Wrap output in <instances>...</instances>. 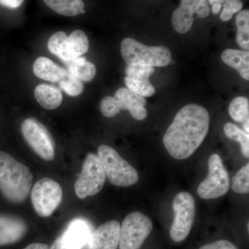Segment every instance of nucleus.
Segmentation results:
<instances>
[{"label":"nucleus","mask_w":249,"mask_h":249,"mask_svg":"<svg viewBox=\"0 0 249 249\" xmlns=\"http://www.w3.org/2000/svg\"><path fill=\"white\" fill-rule=\"evenodd\" d=\"M199 249H238L235 245L229 241L225 240H220L203 246Z\"/></svg>","instance_id":"c756f323"},{"label":"nucleus","mask_w":249,"mask_h":249,"mask_svg":"<svg viewBox=\"0 0 249 249\" xmlns=\"http://www.w3.org/2000/svg\"><path fill=\"white\" fill-rule=\"evenodd\" d=\"M124 80L127 89L142 97H151L155 93V88L147 77L126 76Z\"/></svg>","instance_id":"4be33fe9"},{"label":"nucleus","mask_w":249,"mask_h":249,"mask_svg":"<svg viewBox=\"0 0 249 249\" xmlns=\"http://www.w3.org/2000/svg\"><path fill=\"white\" fill-rule=\"evenodd\" d=\"M222 60L228 66L238 72L242 78L249 80V51L238 49H226L221 55Z\"/></svg>","instance_id":"a211bd4d"},{"label":"nucleus","mask_w":249,"mask_h":249,"mask_svg":"<svg viewBox=\"0 0 249 249\" xmlns=\"http://www.w3.org/2000/svg\"><path fill=\"white\" fill-rule=\"evenodd\" d=\"M224 132L229 139L240 142L242 154L246 158L248 159L249 157V134L246 133L232 123H227L224 125Z\"/></svg>","instance_id":"393cba45"},{"label":"nucleus","mask_w":249,"mask_h":249,"mask_svg":"<svg viewBox=\"0 0 249 249\" xmlns=\"http://www.w3.org/2000/svg\"><path fill=\"white\" fill-rule=\"evenodd\" d=\"M232 191L239 194H248L249 193V164L247 163L232 178Z\"/></svg>","instance_id":"bb28decb"},{"label":"nucleus","mask_w":249,"mask_h":249,"mask_svg":"<svg viewBox=\"0 0 249 249\" xmlns=\"http://www.w3.org/2000/svg\"><path fill=\"white\" fill-rule=\"evenodd\" d=\"M34 73L40 79L59 83L66 76L67 71L50 59L41 56L34 62Z\"/></svg>","instance_id":"dca6fc26"},{"label":"nucleus","mask_w":249,"mask_h":249,"mask_svg":"<svg viewBox=\"0 0 249 249\" xmlns=\"http://www.w3.org/2000/svg\"><path fill=\"white\" fill-rule=\"evenodd\" d=\"M222 7L220 19L223 22H227L232 19L234 14L242 11L243 3L240 0H228L222 5Z\"/></svg>","instance_id":"cd10ccee"},{"label":"nucleus","mask_w":249,"mask_h":249,"mask_svg":"<svg viewBox=\"0 0 249 249\" xmlns=\"http://www.w3.org/2000/svg\"><path fill=\"white\" fill-rule=\"evenodd\" d=\"M47 47L51 53L66 65L86 53L89 50V42L84 31H73L69 37L64 31H58L51 36Z\"/></svg>","instance_id":"423d86ee"},{"label":"nucleus","mask_w":249,"mask_h":249,"mask_svg":"<svg viewBox=\"0 0 249 249\" xmlns=\"http://www.w3.org/2000/svg\"><path fill=\"white\" fill-rule=\"evenodd\" d=\"M152 229L148 216L138 211L129 214L121 226L119 249H140Z\"/></svg>","instance_id":"6e6552de"},{"label":"nucleus","mask_w":249,"mask_h":249,"mask_svg":"<svg viewBox=\"0 0 249 249\" xmlns=\"http://www.w3.org/2000/svg\"><path fill=\"white\" fill-rule=\"evenodd\" d=\"M222 8V4H215L212 5V11L214 14H218L220 11L221 9Z\"/></svg>","instance_id":"72a5a7b5"},{"label":"nucleus","mask_w":249,"mask_h":249,"mask_svg":"<svg viewBox=\"0 0 249 249\" xmlns=\"http://www.w3.org/2000/svg\"><path fill=\"white\" fill-rule=\"evenodd\" d=\"M45 4L57 14L73 17L81 14L84 10L83 0H43Z\"/></svg>","instance_id":"aec40b11"},{"label":"nucleus","mask_w":249,"mask_h":249,"mask_svg":"<svg viewBox=\"0 0 249 249\" xmlns=\"http://www.w3.org/2000/svg\"><path fill=\"white\" fill-rule=\"evenodd\" d=\"M120 223L109 221L98 227L90 239L89 249H117L120 237Z\"/></svg>","instance_id":"4468645a"},{"label":"nucleus","mask_w":249,"mask_h":249,"mask_svg":"<svg viewBox=\"0 0 249 249\" xmlns=\"http://www.w3.org/2000/svg\"><path fill=\"white\" fill-rule=\"evenodd\" d=\"M218 0H208L209 4L213 5L217 4Z\"/></svg>","instance_id":"c9c22d12"},{"label":"nucleus","mask_w":249,"mask_h":249,"mask_svg":"<svg viewBox=\"0 0 249 249\" xmlns=\"http://www.w3.org/2000/svg\"><path fill=\"white\" fill-rule=\"evenodd\" d=\"M230 188V178L221 157L213 154L209 160V173L199 185L197 194L203 199H217L225 196Z\"/></svg>","instance_id":"9b49d317"},{"label":"nucleus","mask_w":249,"mask_h":249,"mask_svg":"<svg viewBox=\"0 0 249 249\" xmlns=\"http://www.w3.org/2000/svg\"><path fill=\"white\" fill-rule=\"evenodd\" d=\"M24 0H0V5L9 9H16L19 8Z\"/></svg>","instance_id":"7c9ffc66"},{"label":"nucleus","mask_w":249,"mask_h":249,"mask_svg":"<svg viewBox=\"0 0 249 249\" xmlns=\"http://www.w3.org/2000/svg\"><path fill=\"white\" fill-rule=\"evenodd\" d=\"M98 156L111 184L129 187L138 182V172L112 147L101 145L98 149Z\"/></svg>","instance_id":"20e7f679"},{"label":"nucleus","mask_w":249,"mask_h":249,"mask_svg":"<svg viewBox=\"0 0 249 249\" xmlns=\"http://www.w3.org/2000/svg\"><path fill=\"white\" fill-rule=\"evenodd\" d=\"M60 89L70 96H79L84 89L82 80L67 71V75L59 82Z\"/></svg>","instance_id":"a878e982"},{"label":"nucleus","mask_w":249,"mask_h":249,"mask_svg":"<svg viewBox=\"0 0 249 249\" xmlns=\"http://www.w3.org/2000/svg\"><path fill=\"white\" fill-rule=\"evenodd\" d=\"M89 229L83 221L71 222L62 234V240L67 249H81L86 243Z\"/></svg>","instance_id":"f3484780"},{"label":"nucleus","mask_w":249,"mask_h":249,"mask_svg":"<svg viewBox=\"0 0 249 249\" xmlns=\"http://www.w3.org/2000/svg\"><path fill=\"white\" fill-rule=\"evenodd\" d=\"M34 96L42 107L49 110L56 109L61 105L62 96L61 91L53 85L40 84L34 90Z\"/></svg>","instance_id":"6ab92c4d"},{"label":"nucleus","mask_w":249,"mask_h":249,"mask_svg":"<svg viewBox=\"0 0 249 249\" xmlns=\"http://www.w3.org/2000/svg\"><path fill=\"white\" fill-rule=\"evenodd\" d=\"M237 25L236 41L241 48L249 51V11L242 10L238 13L235 18Z\"/></svg>","instance_id":"5701e85b"},{"label":"nucleus","mask_w":249,"mask_h":249,"mask_svg":"<svg viewBox=\"0 0 249 249\" xmlns=\"http://www.w3.org/2000/svg\"><path fill=\"white\" fill-rule=\"evenodd\" d=\"M249 119L248 120H247L245 121V122H244L243 124V127L244 129H245V131L246 133L249 134Z\"/></svg>","instance_id":"f704fd0d"},{"label":"nucleus","mask_w":249,"mask_h":249,"mask_svg":"<svg viewBox=\"0 0 249 249\" xmlns=\"http://www.w3.org/2000/svg\"><path fill=\"white\" fill-rule=\"evenodd\" d=\"M48 249H67L66 247L64 245L63 242H62V236H59L58 238L56 239L52 245L51 246L50 248Z\"/></svg>","instance_id":"2f4dec72"},{"label":"nucleus","mask_w":249,"mask_h":249,"mask_svg":"<svg viewBox=\"0 0 249 249\" xmlns=\"http://www.w3.org/2000/svg\"><path fill=\"white\" fill-rule=\"evenodd\" d=\"M27 232V224L21 218L0 214V247L19 242Z\"/></svg>","instance_id":"2eb2a0df"},{"label":"nucleus","mask_w":249,"mask_h":249,"mask_svg":"<svg viewBox=\"0 0 249 249\" xmlns=\"http://www.w3.org/2000/svg\"><path fill=\"white\" fill-rule=\"evenodd\" d=\"M121 55L127 65L163 67L169 65L172 53L165 46H146L132 37L121 42Z\"/></svg>","instance_id":"7ed1b4c3"},{"label":"nucleus","mask_w":249,"mask_h":249,"mask_svg":"<svg viewBox=\"0 0 249 249\" xmlns=\"http://www.w3.org/2000/svg\"><path fill=\"white\" fill-rule=\"evenodd\" d=\"M49 246L46 244L33 243L28 245L27 247L23 249H48Z\"/></svg>","instance_id":"473e14b6"},{"label":"nucleus","mask_w":249,"mask_h":249,"mask_svg":"<svg viewBox=\"0 0 249 249\" xmlns=\"http://www.w3.org/2000/svg\"><path fill=\"white\" fill-rule=\"evenodd\" d=\"M23 137L36 155L47 161L54 160L55 143L48 129L34 118L23 121L21 125Z\"/></svg>","instance_id":"9d476101"},{"label":"nucleus","mask_w":249,"mask_h":249,"mask_svg":"<svg viewBox=\"0 0 249 249\" xmlns=\"http://www.w3.org/2000/svg\"><path fill=\"white\" fill-rule=\"evenodd\" d=\"M207 109L196 104H188L177 113L164 136L163 145L175 160H184L194 154L209 130Z\"/></svg>","instance_id":"f257e3e1"},{"label":"nucleus","mask_w":249,"mask_h":249,"mask_svg":"<svg viewBox=\"0 0 249 249\" xmlns=\"http://www.w3.org/2000/svg\"><path fill=\"white\" fill-rule=\"evenodd\" d=\"M229 113L236 122L244 123L249 119V101L247 98L238 96L229 105Z\"/></svg>","instance_id":"b1692460"},{"label":"nucleus","mask_w":249,"mask_h":249,"mask_svg":"<svg viewBox=\"0 0 249 249\" xmlns=\"http://www.w3.org/2000/svg\"><path fill=\"white\" fill-rule=\"evenodd\" d=\"M106 175L98 155L87 156L83 169L74 184L75 193L80 199L98 194L106 183Z\"/></svg>","instance_id":"0eeeda50"},{"label":"nucleus","mask_w":249,"mask_h":249,"mask_svg":"<svg viewBox=\"0 0 249 249\" xmlns=\"http://www.w3.org/2000/svg\"><path fill=\"white\" fill-rule=\"evenodd\" d=\"M31 197L37 214L42 217H49L61 203L62 187L52 178H41L34 185Z\"/></svg>","instance_id":"f8f14e48"},{"label":"nucleus","mask_w":249,"mask_h":249,"mask_svg":"<svg viewBox=\"0 0 249 249\" xmlns=\"http://www.w3.org/2000/svg\"><path fill=\"white\" fill-rule=\"evenodd\" d=\"M34 176L27 165L0 151V191L8 201L24 202L29 196Z\"/></svg>","instance_id":"f03ea898"},{"label":"nucleus","mask_w":249,"mask_h":249,"mask_svg":"<svg viewBox=\"0 0 249 249\" xmlns=\"http://www.w3.org/2000/svg\"><path fill=\"white\" fill-rule=\"evenodd\" d=\"M228 0H218L217 4L223 5Z\"/></svg>","instance_id":"e433bc0d"},{"label":"nucleus","mask_w":249,"mask_h":249,"mask_svg":"<svg viewBox=\"0 0 249 249\" xmlns=\"http://www.w3.org/2000/svg\"><path fill=\"white\" fill-rule=\"evenodd\" d=\"M146 99L127 88H121L116 91L114 97L107 96L103 98L100 109L103 115L112 118L121 111L128 110L134 119L142 121L147 117Z\"/></svg>","instance_id":"39448f33"},{"label":"nucleus","mask_w":249,"mask_h":249,"mask_svg":"<svg viewBox=\"0 0 249 249\" xmlns=\"http://www.w3.org/2000/svg\"><path fill=\"white\" fill-rule=\"evenodd\" d=\"M175 218L170 235L174 242H180L186 240L191 232L196 218V201L188 192L178 193L173 200Z\"/></svg>","instance_id":"1a4fd4ad"},{"label":"nucleus","mask_w":249,"mask_h":249,"mask_svg":"<svg viewBox=\"0 0 249 249\" xmlns=\"http://www.w3.org/2000/svg\"><path fill=\"white\" fill-rule=\"evenodd\" d=\"M155 72L154 67L142 66V65H127L125 73L129 77H147L149 78Z\"/></svg>","instance_id":"c85d7f7f"},{"label":"nucleus","mask_w":249,"mask_h":249,"mask_svg":"<svg viewBox=\"0 0 249 249\" xmlns=\"http://www.w3.org/2000/svg\"><path fill=\"white\" fill-rule=\"evenodd\" d=\"M209 4L208 0H181L179 6L175 10L172 18L175 30L181 34L188 33L195 19L209 16Z\"/></svg>","instance_id":"ddd939ff"},{"label":"nucleus","mask_w":249,"mask_h":249,"mask_svg":"<svg viewBox=\"0 0 249 249\" xmlns=\"http://www.w3.org/2000/svg\"><path fill=\"white\" fill-rule=\"evenodd\" d=\"M68 71L83 81L89 82L94 78L96 69L94 64L85 57L73 59L66 64Z\"/></svg>","instance_id":"412c9836"}]
</instances>
